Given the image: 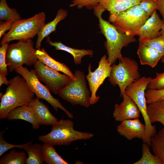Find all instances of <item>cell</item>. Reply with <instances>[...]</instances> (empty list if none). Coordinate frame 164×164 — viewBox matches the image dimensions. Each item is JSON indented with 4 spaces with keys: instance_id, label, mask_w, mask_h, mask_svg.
Wrapping results in <instances>:
<instances>
[{
    "instance_id": "obj_31",
    "label": "cell",
    "mask_w": 164,
    "mask_h": 164,
    "mask_svg": "<svg viewBox=\"0 0 164 164\" xmlns=\"http://www.w3.org/2000/svg\"><path fill=\"white\" fill-rule=\"evenodd\" d=\"M143 44L152 47L164 56V36L160 35L157 38L150 40L142 42Z\"/></svg>"
},
{
    "instance_id": "obj_23",
    "label": "cell",
    "mask_w": 164,
    "mask_h": 164,
    "mask_svg": "<svg viewBox=\"0 0 164 164\" xmlns=\"http://www.w3.org/2000/svg\"><path fill=\"white\" fill-rule=\"evenodd\" d=\"M32 141H30L23 148L28 154L26 164H43L44 161L42 153V145L38 143L32 144Z\"/></svg>"
},
{
    "instance_id": "obj_25",
    "label": "cell",
    "mask_w": 164,
    "mask_h": 164,
    "mask_svg": "<svg viewBox=\"0 0 164 164\" xmlns=\"http://www.w3.org/2000/svg\"><path fill=\"white\" fill-rule=\"evenodd\" d=\"M42 151L44 162L49 164H68L56 152L53 146L44 143L42 145Z\"/></svg>"
},
{
    "instance_id": "obj_9",
    "label": "cell",
    "mask_w": 164,
    "mask_h": 164,
    "mask_svg": "<svg viewBox=\"0 0 164 164\" xmlns=\"http://www.w3.org/2000/svg\"><path fill=\"white\" fill-rule=\"evenodd\" d=\"M74 75V78L58 95L73 105H79L88 108L91 105V92L87 86L85 75L80 70H76Z\"/></svg>"
},
{
    "instance_id": "obj_7",
    "label": "cell",
    "mask_w": 164,
    "mask_h": 164,
    "mask_svg": "<svg viewBox=\"0 0 164 164\" xmlns=\"http://www.w3.org/2000/svg\"><path fill=\"white\" fill-rule=\"evenodd\" d=\"M119 60L118 64L111 65L108 80L114 86H118L120 97H122L127 87L141 77L138 64L136 61L130 57L123 56Z\"/></svg>"
},
{
    "instance_id": "obj_8",
    "label": "cell",
    "mask_w": 164,
    "mask_h": 164,
    "mask_svg": "<svg viewBox=\"0 0 164 164\" xmlns=\"http://www.w3.org/2000/svg\"><path fill=\"white\" fill-rule=\"evenodd\" d=\"M36 49L31 39L19 40L9 45L6 54V62L10 72L22 67L34 65L38 60Z\"/></svg>"
},
{
    "instance_id": "obj_27",
    "label": "cell",
    "mask_w": 164,
    "mask_h": 164,
    "mask_svg": "<svg viewBox=\"0 0 164 164\" xmlns=\"http://www.w3.org/2000/svg\"><path fill=\"white\" fill-rule=\"evenodd\" d=\"M22 19L16 9L10 8L6 0H0V20L1 21L14 20Z\"/></svg>"
},
{
    "instance_id": "obj_30",
    "label": "cell",
    "mask_w": 164,
    "mask_h": 164,
    "mask_svg": "<svg viewBox=\"0 0 164 164\" xmlns=\"http://www.w3.org/2000/svg\"><path fill=\"white\" fill-rule=\"evenodd\" d=\"M146 103H150L161 100H164V88L160 90L147 89L145 92Z\"/></svg>"
},
{
    "instance_id": "obj_29",
    "label": "cell",
    "mask_w": 164,
    "mask_h": 164,
    "mask_svg": "<svg viewBox=\"0 0 164 164\" xmlns=\"http://www.w3.org/2000/svg\"><path fill=\"white\" fill-rule=\"evenodd\" d=\"M149 146L146 143L143 142L142 145V156L133 164H163L156 156L151 152Z\"/></svg>"
},
{
    "instance_id": "obj_19",
    "label": "cell",
    "mask_w": 164,
    "mask_h": 164,
    "mask_svg": "<svg viewBox=\"0 0 164 164\" xmlns=\"http://www.w3.org/2000/svg\"><path fill=\"white\" fill-rule=\"evenodd\" d=\"M67 15V11L63 9H60L57 11L56 16L53 20L44 25L37 35L35 44L36 50L40 49L41 43L43 40L56 31L58 23L65 19Z\"/></svg>"
},
{
    "instance_id": "obj_16",
    "label": "cell",
    "mask_w": 164,
    "mask_h": 164,
    "mask_svg": "<svg viewBox=\"0 0 164 164\" xmlns=\"http://www.w3.org/2000/svg\"><path fill=\"white\" fill-rule=\"evenodd\" d=\"M39 99L33 98L29 105L32 108L40 125H52L57 119L50 111L48 107Z\"/></svg>"
},
{
    "instance_id": "obj_33",
    "label": "cell",
    "mask_w": 164,
    "mask_h": 164,
    "mask_svg": "<svg viewBox=\"0 0 164 164\" xmlns=\"http://www.w3.org/2000/svg\"><path fill=\"white\" fill-rule=\"evenodd\" d=\"M156 76L151 79L147 88L151 90H160L164 88V72L156 73Z\"/></svg>"
},
{
    "instance_id": "obj_18",
    "label": "cell",
    "mask_w": 164,
    "mask_h": 164,
    "mask_svg": "<svg viewBox=\"0 0 164 164\" xmlns=\"http://www.w3.org/2000/svg\"><path fill=\"white\" fill-rule=\"evenodd\" d=\"M137 54L142 65H149L152 68L155 67L161 60L162 55L154 48L139 42Z\"/></svg>"
},
{
    "instance_id": "obj_39",
    "label": "cell",
    "mask_w": 164,
    "mask_h": 164,
    "mask_svg": "<svg viewBox=\"0 0 164 164\" xmlns=\"http://www.w3.org/2000/svg\"><path fill=\"white\" fill-rule=\"evenodd\" d=\"M9 83V81L8 80L6 76L0 73V87H1L3 84L8 85Z\"/></svg>"
},
{
    "instance_id": "obj_12",
    "label": "cell",
    "mask_w": 164,
    "mask_h": 164,
    "mask_svg": "<svg viewBox=\"0 0 164 164\" xmlns=\"http://www.w3.org/2000/svg\"><path fill=\"white\" fill-rule=\"evenodd\" d=\"M111 66L105 55L101 58L98 67L94 71H91V66L90 64H89L88 74L86 76V78L88 81L91 93V105L96 104L99 101L100 97L99 96L97 95V92L105 80L110 76Z\"/></svg>"
},
{
    "instance_id": "obj_32",
    "label": "cell",
    "mask_w": 164,
    "mask_h": 164,
    "mask_svg": "<svg viewBox=\"0 0 164 164\" xmlns=\"http://www.w3.org/2000/svg\"><path fill=\"white\" fill-rule=\"evenodd\" d=\"M0 47V73L5 76L8 75L7 65L6 62V54L9 43H4Z\"/></svg>"
},
{
    "instance_id": "obj_13",
    "label": "cell",
    "mask_w": 164,
    "mask_h": 164,
    "mask_svg": "<svg viewBox=\"0 0 164 164\" xmlns=\"http://www.w3.org/2000/svg\"><path fill=\"white\" fill-rule=\"evenodd\" d=\"M123 100L119 104H115L113 113V117L115 121H123L138 118L140 112L133 101L125 94L122 97Z\"/></svg>"
},
{
    "instance_id": "obj_6",
    "label": "cell",
    "mask_w": 164,
    "mask_h": 164,
    "mask_svg": "<svg viewBox=\"0 0 164 164\" xmlns=\"http://www.w3.org/2000/svg\"><path fill=\"white\" fill-rule=\"evenodd\" d=\"M45 14L42 12L31 17L14 21L10 29L2 37L1 45L15 40L33 38L45 24Z\"/></svg>"
},
{
    "instance_id": "obj_28",
    "label": "cell",
    "mask_w": 164,
    "mask_h": 164,
    "mask_svg": "<svg viewBox=\"0 0 164 164\" xmlns=\"http://www.w3.org/2000/svg\"><path fill=\"white\" fill-rule=\"evenodd\" d=\"M27 157L25 153L22 151L18 152L13 149L9 153L6 154L0 159V164H25Z\"/></svg>"
},
{
    "instance_id": "obj_37",
    "label": "cell",
    "mask_w": 164,
    "mask_h": 164,
    "mask_svg": "<svg viewBox=\"0 0 164 164\" xmlns=\"http://www.w3.org/2000/svg\"><path fill=\"white\" fill-rule=\"evenodd\" d=\"M15 21L14 20H10L1 22L0 24V38L3 36L5 34L6 31L10 29L12 25Z\"/></svg>"
},
{
    "instance_id": "obj_10",
    "label": "cell",
    "mask_w": 164,
    "mask_h": 164,
    "mask_svg": "<svg viewBox=\"0 0 164 164\" xmlns=\"http://www.w3.org/2000/svg\"><path fill=\"white\" fill-rule=\"evenodd\" d=\"M15 71L25 79L37 98L46 100L56 111H58V109H60L69 118H73V115L61 104L59 100L52 96L50 89L41 83L36 76L34 69L29 70L26 67L22 66L16 68Z\"/></svg>"
},
{
    "instance_id": "obj_20",
    "label": "cell",
    "mask_w": 164,
    "mask_h": 164,
    "mask_svg": "<svg viewBox=\"0 0 164 164\" xmlns=\"http://www.w3.org/2000/svg\"><path fill=\"white\" fill-rule=\"evenodd\" d=\"M142 0H98L99 5L110 14L125 10L139 4Z\"/></svg>"
},
{
    "instance_id": "obj_26",
    "label": "cell",
    "mask_w": 164,
    "mask_h": 164,
    "mask_svg": "<svg viewBox=\"0 0 164 164\" xmlns=\"http://www.w3.org/2000/svg\"><path fill=\"white\" fill-rule=\"evenodd\" d=\"M150 146L154 155L164 164V128L151 137Z\"/></svg>"
},
{
    "instance_id": "obj_1",
    "label": "cell",
    "mask_w": 164,
    "mask_h": 164,
    "mask_svg": "<svg viewBox=\"0 0 164 164\" xmlns=\"http://www.w3.org/2000/svg\"><path fill=\"white\" fill-rule=\"evenodd\" d=\"M93 9L98 19L101 32L106 39L104 46L107 50V60L112 65L118 59L123 57L122 49L137 40L135 36L121 32L110 22L103 19L102 15L105 10L99 5Z\"/></svg>"
},
{
    "instance_id": "obj_17",
    "label": "cell",
    "mask_w": 164,
    "mask_h": 164,
    "mask_svg": "<svg viewBox=\"0 0 164 164\" xmlns=\"http://www.w3.org/2000/svg\"><path fill=\"white\" fill-rule=\"evenodd\" d=\"M6 118L9 120L21 119L26 121L30 123L34 129H38L40 125L33 109L29 105L14 108L9 112Z\"/></svg>"
},
{
    "instance_id": "obj_3",
    "label": "cell",
    "mask_w": 164,
    "mask_h": 164,
    "mask_svg": "<svg viewBox=\"0 0 164 164\" xmlns=\"http://www.w3.org/2000/svg\"><path fill=\"white\" fill-rule=\"evenodd\" d=\"M52 125L51 131L46 135L40 136L38 139L53 146L68 145L73 142L89 139L94 135L93 133L75 130L73 122L70 120L61 119Z\"/></svg>"
},
{
    "instance_id": "obj_2",
    "label": "cell",
    "mask_w": 164,
    "mask_h": 164,
    "mask_svg": "<svg viewBox=\"0 0 164 164\" xmlns=\"http://www.w3.org/2000/svg\"><path fill=\"white\" fill-rule=\"evenodd\" d=\"M5 93L1 97L0 119H5L9 112L19 106L29 105L34 93L25 79L17 75L9 80Z\"/></svg>"
},
{
    "instance_id": "obj_35",
    "label": "cell",
    "mask_w": 164,
    "mask_h": 164,
    "mask_svg": "<svg viewBox=\"0 0 164 164\" xmlns=\"http://www.w3.org/2000/svg\"><path fill=\"white\" fill-rule=\"evenodd\" d=\"M5 131H1L0 133V156L8 150L14 148L20 149L23 148L28 143L21 145H14L9 143L5 141L3 138Z\"/></svg>"
},
{
    "instance_id": "obj_5",
    "label": "cell",
    "mask_w": 164,
    "mask_h": 164,
    "mask_svg": "<svg viewBox=\"0 0 164 164\" xmlns=\"http://www.w3.org/2000/svg\"><path fill=\"white\" fill-rule=\"evenodd\" d=\"M152 77H143L132 83L126 88L125 94L129 96L137 105L143 118L146 128V135L143 142L151 144V137L156 133L155 126L152 125L147 112L145 92Z\"/></svg>"
},
{
    "instance_id": "obj_41",
    "label": "cell",
    "mask_w": 164,
    "mask_h": 164,
    "mask_svg": "<svg viewBox=\"0 0 164 164\" xmlns=\"http://www.w3.org/2000/svg\"><path fill=\"white\" fill-rule=\"evenodd\" d=\"M161 61L162 63H164V56L161 58Z\"/></svg>"
},
{
    "instance_id": "obj_22",
    "label": "cell",
    "mask_w": 164,
    "mask_h": 164,
    "mask_svg": "<svg viewBox=\"0 0 164 164\" xmlns=\"http://www.w3.org/2000/svg\"><path fill=\"white\" fill-rule=\"evenodd\" d=\"M47 42L51 46L55 47L56 50H63L70 54L73 57L74 62L76 65L80 64L84 56L88 55L92 57L93 56V52L91 50L73 48L66 46L60 41L53 42L49 39H47Z\"/></svg>"
},
{
    "instance_id": "obj_36",
    "label": "cell",
    "mask_w": 164,
    "mask_h": 164,
    "mask_svg": "<svg viewBox=\"0 0 164 164\" xmlns=\"http://www.w3.org/2000/svg\"><path fill=\"white\" fill-rule=\"evenodd\" d=\"M138 5L142 10L149 16L156 10V2L153 0H142Z\"/></svg>"
},
{
    "instance_id": "obj_38",
    "label": "cell",
    "mask_w": 164,
    "mask_h": 164,
    "mask_svg": "<svg viewBox=\"0 0 164 164\" xmlns=\"http://www.w3.org/2000/svg\"><path fill=\"white\" fill-rule=\"evenodd\" d=\"M156 10L160 12L164 20V0H157L156 1Z\"/></svg>"
},
{
    "instance_id": "obj_42",
    "label": "cell",
    "mask_w": 164,
    "mask_h": 164,
    "mask_svg": "<svg viewBox=\"0 0 164 164\" xmlns=\"http://www.w3.org/2000/svg\"><path fill=\"white\" fill-rule=\"evenodd\" d=\"M154 0V1H155L156 2L157 0Z\"/></svg>"
},
{
    "instance_id": "obj_14",
    "label": "cell",
    "mask_w": 164,
    "mask_h": 164,
    "mask_svg": "<svg viewBox=\"0 0 164 164\" xmlns=\"http://www.w3.org/2000/svg\"><path fill=\"white\" fill-rule=\"evenodd\" d=\"M117 131L121 135L131 141L136 138L145 139L146 128L138 118L125 120L121 122L117 128Z\"/></svg>"
},
{
    "instance_id": "obj_24",
    "label": "cell",
    "mask_w": 164,
    "mask_h": 164,
    "mask_svg": "<svg viewBox=\"0 0 164 164\" xmlns=\"http://www.w3.org/2000/svg\"><path fill=\"white\" fill-rule=\"evenodd\" d=\"M148 104L147 114L151 123L159 122L164 126V100L155 101Z\"/></svg>"
},
{
    "instance_id": "obj_15",
    "label": "cell",
    "mask_w": 164,
    "mask_h": 164,
    "mask_svg": "<svg viewBox=\"0 0 164 164\" xmlns=\"http://www.w3.org/2000/svg\"><path fill=\"white\" fill-rule=\"evenodd\" d=\"M164 22V20L160 18L155 10L141 28L137 35L139 42L152 39L161 35Z\"/></svg>"
},
{
    "instance_id": "obj_11",
    "label": "cell",
    "mask_w": 164,
    "mask_h": 164,
    "mask_svg": "<svg viewBox=\"0 0 164 164\" xmlns=\"http://www.w3.org/2000/svg\"><path fill=\"white\" fill-rule=\"evenodd\" d=\"M37 78L53 93L58 94L73 79L68 75L62 74L38 60L34 65Z\"/></svg>"
},
{
    "instance_id": "obj_21",
    "label": "cell",
    "mask_w": 164,
    "mask_h": 164,
    "mask_svg": "<svg viewBox=\"0 0 164 164\" xmlns=\"http://www.w3.org/2000/svg\"><path fill=\"white\" fill-rule=\"evenodd\" d=\"M36 54L38 60L48 67L57 71L63 72L73 79L74 78V74L67 66L63 63L56 61L50 56L43 48L36 50Z\"/></svg>"
},
{
    "instance_id": "obj_4",
    "label": "cell",
    "mask_w": 164,
    "mask_h": 164,
    "mask_svg": "<svg viewBox=\"0 0 164 164\" xmlns=\"http://www.w3.org/2000/svg\"><path fill=\"white\" fill-rule=\"evenodd\" d=\"M149 16L138 4L117 13L110 14L108 19L121 32L135 36Z\"/></svg>"
},
{
    "instance_id": "obj_40",
    "label": "cell",
    "mask_w": 164,
    "mask_h": 164,
    "mask_svg": "<svg viewBox=\"0 0 164 164\" xmlns=\"http://www.w3.org/2000/svg\"><path fill=\"white\" fill-rule=\"evenodd\" d=\"M161 35L164 36V22L162 29L160 31Z\"/></svg>"
},
{
    "instance_id": "obj_34",
    "label": "cell",
    "mask_w": 164,
    "mask_h": 164,
    "mask_svg": "<svg viewBox=\"0 0 164 164\" xmlns=\"http://www.w3.org/2000/svg\"><path fill=\"white\" fill-rule=\"evenodd\" d=\"M98 0H72L70 7L77 6L80 9L84 7L89 9H94L98 5Z\"/></svg>"
}]
</instances>
